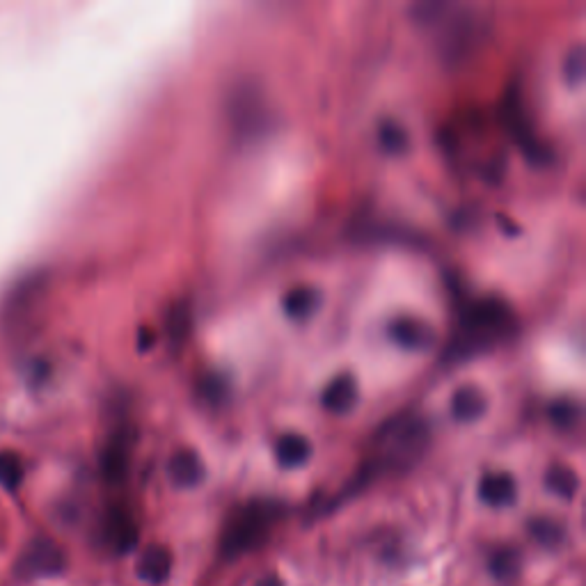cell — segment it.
<instances>
[{
  "label": "cell",
  "mask_w": 586,
  "mask_h": 586,
  "mask_svg": "<svg viewBox=\"0 0 586 586\" xmlns=\"http://www.w3.org/2000/svg\"><path fill=\"white\" fill-rule=\"evenodd\" d=\"M280 518V504L255 502L245 506L225 527L220 552L225 559H236L241 554L259 548L271 532L273 522Z\"/></svg>",
  "instance_id": "cell-1"
},
{
  "label": "cell",
  "mask_w": 586,
  "mask_h": 586,
  "mask_svg": "<svg viewBox=\"0 0 586 586\" xmlns=\"http://www.w3.org/2000/svg\"><path fill=\"white\" fill-rule=\"evenodd\" d=\"M465 330L470 339L467 344L493 342V339L509 335L513 330V310L506 300L497 296L479 298L465 314Z\"/></svg>",
  "instance_id": "cell-2"
},
{
  "label": "cell",
  "mask_w": 586,
  "mask_h": 586,
  "mask_svg": "<svg viewBox=\"0 0 586 586\" xmlns=\"http://www.w3.org/2000/svg\"><path fill=\"white\" fill-rule=\"evenodd\" d=\"M481 37V19L474 17V14H458V17L449 19L445 33H442L440 55L447 62H454V65L456 62H463L467 55L477 49Z\"/></svg>",
  "instance_id": "cell-3"
},
{
  "label": "cell",
  "mask_w": 586,
  "mask_h": 586,
  "mask_svg": "<svg viewBox=\"0 0 586 586\" xmlns=\"http://www.w3.org/2000/svg\"><path fill=\"white\" fill-rule=\"evenodd\" d=\"M65 568V552L51 538H35L21 552L17 570L23 577H49Z\"/></svg>",
  "instance_id": "cell-4"
},
{
  "label": "cell",
  "mask_w": 586,
  "mask_h": 586,
  "mask_svg": "<svg viewBox=\"0 0 586 586\" xmlns=\"http://www.w3.org/2000/svg\"><path fill=\"white\" fill-rule=\"evenodd\" d=\"M387 335L397 346L406 348V351H426L435 344V330L429 323L417 319V316H397L387 326Z\"/></svg>",
  "instance_id": "cell-5"
},
{
  "label": "cell",
  "mask_w": 586,
  "mask_h": 586,
  "mask_svg": "<svg viewBox=\"0 0 586 586\" xmlns=\"http://www.w3.org/2000/svg\"><path fill=\"white\" fill-rule=\"evenodd\" d=\"M479 497L483 504L502 509V506L516 502L518 483L509 472H490L479 483Z\"/></svg>",
  "instance_id": "cell-6"
},
{
  "label": "cell",
  "mask_w": 586,
  "mask_h": 586,
  "mask_svg": "<svg viewBox=\"0 0 586 586\" xmlns=\"http://www.w3.org/2000/svg\"><path fill=\"white\" fill-rule=\"evenodd\" d=\"M168 474L174 486L195 488L204 479V463L197 451L181 449L170 458Z\"/></svg>",
  "instance_id": "cell-7"
},
{
  "label": "cell",
  "mask_w": 586,
  "mask_h": 586,
  "mask_svg": "<svg viewBox=\"0 0 586 586\" xmlns=\"http://www.w3.org/2000/svg\"><path fill=\"white\" fill-rule=\"evenodd\" d=\"M138 577L149 584H163L172 573V552L165 545H149L138 559Z\"/></svg>",
  "instance_id": "cell-8"
},
{
  "label": "cell",
  "mask_w": 586,
  "mask_h": 586,
  "mask_svg": "<svg viewBox=\"0 0 586 586\" xmlns=\"http://www.w3.org/2000/svg\"><path fill=\"white\" fill-rule=\"evenodd\" d=\"M355 399H358V383H355L353 374L335 376L323 392V406L332 415L348 413L355 406Z\"/></svg>",
  "instance_id": "cell-9"
},
{
  "label": "cell",
  "mask_w": 586,
  "mask_h": 586,
  "mask_svg": "<svg viewBox=\"0 0 586 586\" xmlns=\"http://www.w3.org/2000/svg\"><path fill=\"white\" fill-rule=\"evenodd\" d=\"M488 401L477 385H463L458 387L451 397V413L458 422H477V419L486 413Z\"/></svg>",
  "instance_id": "cell-10"
},
{
  "label": "cell",
  "mask_w": 586,
  "mask_h": 586,
  "mask_svg": "<svg viewBox=\"0 0 586 586\" xmlns=\"http://www.w3.org/2000/svg\"><path fill=\"white\" fill-rule=\"evenodd\" d=\"M312 456V442L300 433H284L280 440L275 442V458L282 467H300L310 461Z\"/></svg>",
  "instance_id": "cell-11"
},
{
  "label": "cell",
  "mask_w": 586,
  "mask_h": 586,
  "mask_svg": "<svg viewBox=\"0 0 586 586\" xmlns=\"http://www.w3.org/2000/svg\"><path fill=\"white\" fill-rule=\"evenodd\" d=\"M527 532L545 550H559L566 543V527L554 518H532L527 525Z\"/></svg>",
  "instance_id": "cell-12"
},
{
  "label": "cell",
  "mask_w": 586,
  "mask_h": 586,
  "mask_svg": "<svg viewBox=\"0 0 586 586\" xmlns=\"http://www.w3.org/2000/svg\"><path fill=\"white\" fill-rule=\"evenodd\" d=\"M321 303V293L312 287H296L284 296V312L289 319L303 321L307 316H312L316 307Z\"/></svg>",
  "instance_id": "cell-13"
},
{
  "label": "cell",
  "mask_w": 586,
  "mask_h": 586,
  "mask_svg": "<svg viewBox=\"0 0 586 586\" xmlns=\"http://www.w3.org/2000/svg\"><path fill=\"white\" fill-rule=\"evenodd\" d=\"M545 488L550 490L552 495L561 497V500H573L580 490V477H577L575 470H570L566 465H552L548 472H545Z\"/></svg>",
  "instance_id": "cell-14"
},
{
  "label": "cell",
  "mask_w": 586,
  "mask_h": 586,
  "mask_svg": "<svg viewBox=\"0 0 586 586\" xmlns=\"http://www.w3.org/2000/svg\"><path fill=\"white\" fill-rule=\"evenodd\" d=\"M108 538L115 545L117 552H131L138 543V529L133 525L129 516L124 513H113L108 520Z\"/></svg>",
  "instance_id": "cell-15"
},
{
  "label": "cell",
  "mask_w": 586,
  "mask_h": 586,
  "mask_svg": "<svg viewBox=\"0 0 586 586\" xmlns=\"http://www.w3.org/2000/svg\"><path fill=\"white\" fill-rule=\"evenodd\" d=\"M490 575L500 582H511L520 575L522 557L516 548H500L490 557Z\"/></svg>",
  "instance_id": "cell-16"
},
{
  "label": "cell",
  "mask_w": 586,
  "mask_h": 586,
  "mask_svg": "<svg viewBox=\"0 0 586 586\" xmlns=\"http://www.w3.org/2000/svg\"><path fill=\"white\" fill-rule=\"evenodd\" d=\"M378 142L383 147V152L387 154H401L406 152L408 147V131L397 120H387L380 122L378 126Z\"/></svg>",
  "instance_id": "cell-17"
},
{
  "label": "cell",
  "mask_w": 586,
  "mask_h": 586,
  "mask_svg": "<svg viewBox=\"0 0 586 586\" xmlns=\"http://www.w3.org/2000/svg\"><path fill=\"white\" fill-rule=\"evenodd\" d=\"M126 470H129V451L120 442H115V445L108 447L104 456V474L108 481L117 483L126 477Z\"/></svg>",
  "instance_id": "cell-18"
},
{
  "label": "cell",
  "mask_w": 586,
  "mask_h": 586,
  "mask_svg": "<svg viewBox=\"0 0 586 586\" xmlns=\"http://www.w3.org/2000/svg\"><path fill=\"white\" fill-rule=\"evenodd\" d=\"M454 10V5L442 3V0H422V3L413 5V17L419 23H440L447 19V14Z\"/></svg>",
  "instance_id": "cell-19"
},
{
  "label": "cell",
  "mask_w": 586,
  "mask_h": 586,
  "mask_svg": "<svg viewBox=\"0 0 586 586\" xmlns=\"http://www.w3.org/2000/svg\"><path fill=\"white\" fill-rule=\"evenodd\" d=\"M550 419L554 426H559V429H573V426L580 422L582 417V410L577 403L573 401H557L550 406Z\"/></svg>",
  "instance_id": "cell-20"
},
{
  "label": "cell",
  "mask_w": 586,
  "mask_h": 586,
  "mask_svg": "<svg viewBox=\"0 0 586 586\" xmlns=\"http://www.w3.org/2000/svg\"><path fill=\"white\" fill-rule=\"evenodd\" d=\"M584 71H586V51L582 44H575L573 49L566 53V60H564V76L570 85H577L582 83L584 78Z\"/></svg>",
  "instance_id": "cell-21"
},
{
  "label": "cell",
  "mask_w": 586,
  "mask_h": 586,
  "mask_svg": "<svg viewBox=\"0 0 586 586\" xmlns=\"http://www.w3.org/2000/svg\"><path fill=\"white\" fill-rule=\"evenodd\" d=\"M23 479V463L12 454H0V483L7 490H14Z\"/></svg>",
  "instance_id": "cell-22"
},
{
  "label": "cell",
  "mask_w": 586,
  "mask_h": 586,
  "mask_svg": "<svg viewBox=\"0 0 586 586\" xmlns=\"http://www.w3.org/2000/svg\"><path fill=\"white\" fill-rule=\"evenodd\" d=\"M188 328H190L188 307L186 305H177L168 316V330H170L172 342H181V339H186Z\"/></svg>",
  "instance_id": "cell-23"
},
{
  "label": "cell",
  "mask_w": 586,
  "mask_h": 586,
  "mask_svg": "<svg viewBox=\"0 0 586 586\" xmlns=\"http://www.w3.org/2000/svg\"><path fill=\"white\" fill-rule=\"evenodd\" d=\"M255 586H284V582H282V577H277V575H264Z\"/></svg>",
  "instance_id": "cell-24"
}]
</instances>
